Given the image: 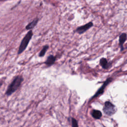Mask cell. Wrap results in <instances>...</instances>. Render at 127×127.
<instances>
[{
	"label": "cell",
	"instance_id": "1",
	"mask_svg": "<svg viewBox=\"0 0 127 127\" xmlns=\"http://www.w3.org/2000/svg\"><path fill=\"white\" fill-rule=\"evenodd\" d=\"M23 80V78L20 75H17L16 76L8 86L5 94L7 96H10L15 92L19 88Z\"/></svg>",
	"mask_w": 127,
	"mask_h": 127
},
{
	"label": "cell",
	"instance_id": "2",
	"mask_svg": "<svg viewBox=\"0 0 127 127\" xmlns=\"http://www.w3.org/2000/svg\"><path fill=\"white\" fill-rule=\"evenodd\" d=\"M32 36H33V32L32 30H30L27 32L26 35L22 39L18 50V55L21 54L26 49Z\"/></svg>",
	"mask_w": 127,
	"mask_h": 127
},
{
	"label": "cell",
	"instance_id": "3",
	"mask_svg": "<svg viewBox=\"0 0 127 127\" xmlns=\"http://www.w3.org/2000/svg\"><path fill=\"white\" fill-rule=\"evenodd\" d=\"M104 113L108 116H112L116 112V107L110 102L106 101L104 104V106L103 108Z\"/></svg>",
	"mask_w": 127,
	"mask_h": 127
},
{
	"label": "cell",
	"instance_id": "4",
	"mask_svg": "<svg viewBox=\"0 0 127 127\" xmlns=\"http://www.w3.org/2000/svg\"><path fill=\"white\" fill-rule=\"evenodd\" d=\"M113 79L111 77H109V78H108L107 79V80L104 82L103 84L102 85V86L97 90V92L94 95V96L91 98V99H92L93 98H96L99 96H100L101 94H102L103 92H104V89L105 88V87L107 86V85L109 84V83H110L112 81Z\"/></svg>",
	"mask_w": 127,
	"mask_h": 127
},
{
	"label": "cell",
	"instance_id": "5",
	"mask_svg": "<svg viewBox=\"0 0 127 127\" xmlns=\"http://www.w3.org/2000/svg\"><path fill=\"white\" fill-rule=\"evenodd\" d=\"M93 26V22L90 21V22L85 24V25L78 27L75 31V32H77V33H78L79 34H81L84 33L85 31H86L89 29H90Z\"/></svg>",
	"mask_w": 127,
	"mask_h": 127
},
{
	"label": "cell",
	"instance_id": "6",
	"mask_svg": "<svg viewBox=\"0 0 127 127\" xmlns=\"http://www.w3.org/2000/svg\"><path fill=\"white\" fill-rule=\"evenodd\" d=\"M56 61V57L53 55H50L48 57L46 61L45 62V64L48 66H50L53 65Z\"/></svg>",
	"mask_w": 127,
	"mask_h": 127
},
{
	"label": "cell",
	"instance_id": "7",
	"mask_svg": "<svg viewBox=\"0 0 127 127\" xmlns=\"http://www.w3.org/2000/svg\"><path fill=\"white\" fill-rule=\"evenodd\" d=\"M127 40V34L125 33H122L119 37V44L121 46V51L123 50V44Z\"/></svg>",
	"mask_w": 127,
	"mask_h": 127
},
{
	"label": "cell",
	"instance_id": "8",
	"mask_svg": "<svg viewBox=\"0 0 127 127\" xmlns=\"http://www.w3.org/2000/svg\"><path fill=\"white\" fill-rule=\"evenodd\" d=\"M91 115L95 119H100L102 116V113L100 111L97 110H93L91 112Z\"/></svg>",
	"mask_w": 127,
	"mask_h": 127
},
{
	"label": "cell",
	"instance_id": "9",
	"mask_svg": "<svg viewBox=\"0 0 127 127\" xmlns=\"http://www.w3.org/2000/svg\"><path fill=\"white\" fill-rule=\"evenodd\" d=\"M39 21L38 18H35L33 21H32L31 22H30L29 24H28L26 26V29L27 30H30L32 28H33L37 24L38 22Z\"/></svg>",
	"mask_w": 127,
	"mask_h": 127
},
{
	"label": "cell",
	"instance_id": "10",
	"mask_svg": "<svg viewBox=\"0 0 127 127\" xmlns=\"http://www.w3.org/2000/svg\"><path fill=\"white\" fill-rule=\"evenodd\" d=\"M100 64L101 65V66L104 69H107L109 66V64L108 63V61L105 58H102L100 59Z\"/></svg>",
	"mask_w": 127,
	"mask_h": 127
},
{
	"label": "cell",
	"instance_id": "11",
	"mask_svg": "<svg viewBox=\"0 0 127 127\" xmlns=\"http://www.w3.org/2000/svg\"><path fill=\"white\" fill-rule=\"evenodd\" d=\"M48 48H49V46H48V45H45V46H44L43 47V48H42V49L41 50V51H40V53H39V56L40 57H43V56L45 55V54H46V51H47V50L48 49Z\"/></svg>",
	"mask_w": 127,
	"mask_h": 127
},
{
	"label": "cell",
	"instance_id": "12",
	"mask_svg": "<svg viewBox=\"0 0 127 127\" xmlns=\"http://www.w3.org/2000/svg\"><path fill=\"white\" fill-rule=\"evenodd\" d=\"M71 120V123H72V126L73 127H78V124H77V121L74 118H72Z\"/></svg>",
	"mask_w": 127,
	"mask_h": 127
}]
</instances>
